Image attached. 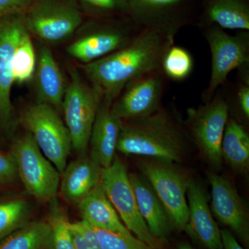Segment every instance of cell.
Listing matches in <instances>:
<instances>
[{
    "instance_id": "14",
    "label": "cell",
    "mask_w": 249,
    "mask_h": 249,
    "mask_svg": "<svg viewBox=\"0 0 249 249\" xmlns=\"http://www.w3.org/2000/svg\"><path fill=\"white\" fill-rule=\"evenodd\" d=\"M211 210L224 225L230 228L244 243L249 242V216L245 204L230 180L215 173L209 175Z\"/></svg>"
},
{
    "instance_id": "4",
    "label": "cell",
    "mask_w": 249,
    "mask_h": 249,
    "mask_svg": "<svg viewBox=\"0 0 249 249\" xmlns=\"http://www.w3.org/2000/svg\"><path fill=\"white\" fill-rule=\"evenodd\" d=\"M70 81L65 90L62 109L70 132L71 147L84 155L103 96L96 88L85 83L75 68L70 70Z\"/></svg>"
},
{
    "instance_id": "5",
    "label": "cell",
    "mask_w": 249,
    "mask_h": 249,
    "mask_svg": "<svg viewBox=\"0 0 249 249\" xmlns=\"http://www.w3.org/2000/svg\"><path fill=\"white\" fill-rule=\"evenodd\" d=\"M11 156L18 176L28 193L41 202H55L60 173L42 154L29 132L15 142Z\"/></svg>"
},
{
    "instance_id": "27",
    "label": "cell",
    "mask_w": 249,
    "mask_h": 249,
    "mask_svg": "<svg viewBox=\"0 0 249 249\" xmlns=\"http://www.w3.org/2000/svg\"><path fill=\"white\" fill-rule=\"evenodd\" d=\"M194 68V60L191 53L180 46L172 45L165 53L161 70L167 78L183 81L191 76Z\"/></svg>"
},
{
    "instance_id": "7",
    "label": "cell",
    "mask_w": 249,
    "mask_h": 249,
    "mask_svg": "<svg viewBox=\"0 0 249 249\" xmlns=\"http://www.w3.org/2000/svg\"><path fill=\"white\" fill-rule=\"evenodd\" d=\"M100 181L125 227L149 247L159 249L160 240L152 235L139 213L129 174L125 165L117 155L110 166L101 169Z\"/></svg>"
},
{
    "instance_id": "17",
    "label": "cell",
    "mask_w": 249,
    "mask_h": 249,
    "mask_svg": "<svg viewBox=\"0 0 249 249\" xmlns=\"http://www.w3.org/2000/svg\"><path fill=\"white\" fill-rule=\"evenodd\" d=\"M110 103L103 100L90 135V157L102 168L110 166L116 156L123 121L111 110Z\"/></svg>"
},
{
    "instance_id": "10",
    "label": "cell",
    "mask_w": 249,
    "mask_h": 249,
    "mask_svg": "<svg viewBox=\"0 0 249 249\" xmlns=\"http://www.w3.org/2000/svg\"><path fill=\"white\" fill-rule=\"evenodd\" d=\"M24 16L29 32L47 42L68 38L83 21L78 8L67 0H36Z\"/></svg>"
},
{
    "instance_id": "30",
    "label": "cell",
    "mask_w": 249,
    "mask_h": 249,
    "mask_svg": "<svg viewBox=\"0 0 249 249\" xmlns=\"http://www.w3.org/2000/svg\"><path fill=\"white\" fill-rule=\"evenodd\" d=\"M235 87L231 93L233 94L235 103L246 119H249V63L237 69Z\"/></svg>"
},
{
    "instance_id": "37",
    "label": "cell",
    "mask_w": 249,
    "mask_h": 249,
    "mask_svg": "<svg viewBox=\"0 0 249 249\" xmlns=\"http://www.w3.org/2000/svg\"></svg>"
},
{
    "instance_id": "1",
    "label": "cell",
    "mask_w": 249,
    "mask_h": 249,
    "mask_svg": "<svg viewBox=\"0 0 249 249\" xmlns=\"http://www.w3.org/2000/svg\"><path fill=\"white\" fill-rule=\"evenodd\" d=\"M174 43L175 39L161 31L142 29L124 48L85 64L83 69L103 100L112 104L131 81L160 70L165 53Z\"/></svg>"
},
{
    "instance_id": "22",
    "label": "cell",
    "mask_w": 249,
    "mask_h": 249,
    "mask_svg": "<svg viewBox=\"0 0 249 249\" xmlns=\"http://www.w3.org/2000/svg\"><path fill=\"white\" fill-rule=\"evenodd\" d=\"M205 26L223 29L249 31V5L247 0H210L205 11Z\"/></svg>"
},
{
    "instance_id": "34",
    "label": "cell",
    "mask_w": 249,
    "mask_h": 249,
    "mask_svg": "<svg viewBox=\"0 0 249 249\" xmlns=\"http://www.w3.org/2000/svg\"><path fill=\"white\" fill-rule=\"evenodd\" d=\"M223 249H245L239 243L235 235L228 229L221 230Z\"/></svg>"
},
{
    "instance_id": "33",
    "label": "cell",
    "mask_w": 249,
    "mask_h": 249,
    "mask_svg": "<svg viewBox=\"0 0 249 249\" xmlns=\"http://www.w3.org/2000/svg\"><path fill=\"white\" fill-rule=\"evenodd\" d=\"M17 176V168L12 156L0 152V184L14 181Z\"/></svg>"
},
{
    "instance_id": "16",
    "label": "cell",
    "mask_w": 249,
    "mask_h": 249,
    "mask_svg": "<svg viewBox=\"0 0 249 249\" xmlns=\"http://www.w3.org/2000/svg\"><path fill=\"white\" fill-rule=\"evenodd\" d=\"M186 196L188 220L183 231L204 249H223L221 230L214 219L203 187L191 181Z\"/></svg>"
},
{
    "instance_id": "12",
    "label": "cell",
    "mask_w": 249,
    "mask_h": 249,
    "mask_svg": "<svg viewBox=\"0 0 249 249\" xmlns=\"http://www.w3.org/2000/svg\"><path fill=\"white\" fill-rule=\"evenodd\" d=\"M128 15L142 29H154L175 39L188 22L187 7L191 0H125Z\"/></svg>"
},
{
    "instance_id": "3",
    "label": "cell",
    "mask_w": 249,
    "mask_h": 249,
    "mask_svg": "<svg viewBox=\"0 0 249 249\" xmlns=\"http://www.w3.org/2000/svg\"><path fill=\"white\" fill-rule=\"evenodd\" d=\"M187 110L185 127L191 141L214 170L222 164L221 145L230 110L224 93L219 88L209 102Z\"/></svg>"
},
{
    "instance_id": "6",
    "label": "cell",
    "mask_w": 249,
    "mask_h": 249,
    "mask_svg": "<svg viewBox=\"0 0 249 249\" xmlns=\"http://www.w3.org/2000/svg\"><path fill=\"white\" fill-rule=\"evenodd\" d=\"M22 122L41 152L61 175L67 165L71 141L58 111L46 103L37 102L24 110Z\"/></svg>"
},
{
    "instance_id": "32",
    "label": "cell",
    "mask_w": 249,
    "mask_h": 249,
    "mask_svg": "<svg viewBox=\"0 0 249 249\" xmlns=\"http://www.w3.org/2000/svg\"><path fill=\"white\" fill-rule=\"evenodd\" d=\"M36 0H0V18L24 14Z\"/></svg>"
},
{
    "instance_id": "9",
    "label": "cell",
    "mask_w": 249,
    "mask_h": 249,
    "mask_svg": "<svg viewBox=\"0 0 249 249\" xmlns=\"http://www.w3.org/2000/svg\"><path fill=\"white\" fill-rule=\"evenodd\" d=\"M140 169L164 206L173 227L184 230L188 220L186 192L191 180L175 163L142 161Z\"/></svg>"
},
{
    "instance_id": "11",
    "label": "cell",
    "mask_w": 249,
    "mask_h": 249,
    "mask_svg": "<svg viewBox=\"0 0 249 249\" xmlns=\"http://www.w3.org/2000/svg\"><path fill=\"white\" fill-rule=\"evenodd\" d=\"M166 76L161 69L132 80L111 106L113 114L122 121L142 119L162 107Z\"/></svg>"
},
{
    "instance_id": "29",
    "label": "cell",
    "mask_w": 249,
    "mask_h": 249,
    "mask_svg": "<svg viewBox=\"0 0 249 249\" xmlns=\"http://www.w3.org/2000/svg\"><path fill=\"white\" fill-rule=\"evenodd\" d=\"M101 249H150L143 242L133 237L108 231L93 227Z\"/></svg>"
},
{
    "instance_id": "35",
    "label": "cell",
    "mask_w": 249,
    "mask_h": 249,
    "mask_svg": "<svg viewBox=\"0 0 249 249\" xmlns=\"http://www.w3.org/2000/svg\"><path fill=\"white\" fill-rule=\"evenodd\" d=\"M70 226L75 249H96L90 245L84 236L80 233L79 231L75 228L72 223H70Z\"/></svg>"
},
{
    "instance_id": "15",
    "label": "cell",
    "mask_w": 249,
    "mask_h": 249,
    "mask_svg": "<svg viewBox=\"0 0 249 249\" xmlns=\"http://www.w3.org/2000/svg\"><path fill=\"white\" fill-rule=\"evenodd\" d=\"M69 46L67 53L85 64L104 58L130 43L139 33L129 27L99 25Z\"/></svg>"
},
{
    "instance_id": "24",
    "label": "cell",
    "mask_w": 249,
    "mask_h": 249,
    "mask_svg": "<svg viewBox=\"0 0 249 249\" xmlns=\"http://www.w3.org/2000/svg\"><path fill=\"white\" fill-rule=\"evenodd\" d=\"M0 249H53L49 222H28L0 240Z\"/></svg>"
},
{
    "instance_id": "21",
    "label": "cell",
    "mask_w": 249,
    "mask_h": 249,
    "mask_svg": "<svg viewBox=\"0 0 249 249\" xmlns=\"http://www.w3.org/2000/svg\"><path fill=\"white\" fill-rule=\"evenodd\" d=\"M83 220L92 227L133 237L122 222L103 189L101 181L77 204Z\"/></svg>"
},
{
    "instance_id": "8",
    "label": "cell",
    "mask_w": 249,
    "mask_h": 249,
    "mask_svg": "<svg viewBox=\"0 0 249 249\" xmlns=\"http://www.w3.org/2000/svg\"><path fill=\"white\" fill-rule=\"evenodd\" d=\"M205 27L203 34L211 53V78L202 93L203 102L206 103L227 81L231 72L249 63V31L232 36L216 25Z\"/></svg>"
},
{
    "instance_id": "13",
    "label": "cell",
    "mask_w": 249,
    "mask_h": 249,
    "mask_svg": "<svg viewBox=\"0 0 249 249\" xmlns=\"http://www.w3.org/2000/svg\"><path fill=\"white\" fill-rule=\"evenodd\" d=\"M24 14L0 18V123L4 125L11 123L14 111L11 100L13 59L19 38L27 29Z\"/></svg>"
},
{
    "instance_id": "31",
    "label": "cell",
    "mask_w": 249,
    "mask_h": 249,
    "mask_svg": "<svg viewBox=\"0 0 249 249\" xmlns=\"http://www.w3.org/2000/svg\"><path fill=\"white\" fill-rule=\"evenodd\" d=\"M90 9L102 14H128L125 0H80Z\"/></svg>"
},
{
    "instance_id": "23",
    "label": "cell",
    "mask_w": 249,
    "mask_h": 249,
    "mask_svg": "<svg viewBox=\"0 0 249 249\" xmlns=\"http://www.w3.org/2000/svg\"><path fill=\"white\" fill-rule=\"evenodd\" d=\"M222 160L240 173L249 166V134L245 126L233 118H229L221 145Z\"/></svg>"
},
{
    "instance_id": "18",
    "label": "cell",
    "mask_w": 249,
    "mask_h": 249,
    "mask_svg": "<svg viewBox=\"0 0 249 249\" xmlns=\"http://www.w3.org/2000/svg\"><path fill=\"white\" fill-rule=\"evenodd\" d=\"M129 178L139 213L149 230L157 240H165L173 226L164 206L146 178L134 173L129 174Z\"/></svg>"
},
{
    "instance_id": "26",
    "label": "cell",
    "mask_w": 249,
    "mask_h": 249,
    "mask_svg": "<svg viewBox=\"0 0 249 249\" xmlns=\"http://www.w3.org/2000/svg\"><path fill=\"white\" fill-rule=\"evenodd\" d=\"M35 50L28 29L21 36L13 59L14 83H23L31 79L36 71Z\"/></svg>"
},
{
    "instance_id": "36",
    "label": "cell",
    "mask_w": 249,
    "mask_h": 249,
    "mask_svg": "<svg viewBox=\"0 0 249 249\" xmlns=\"http://www.w3.org/2000/svg\"><path fill=\"white\" fill-rule=\"evenodd\" d=\"M176 249H196L193 248L191 245H190L188 243H181L178 247H177Z\"/></svg>"
},
{
    "instance_id": "28",
    "label": "cell",
    "mask_w": 249,
    "mask_h": 249,
    "mask_svg": "<svg viewBox=\"0 0 249 249\" xmlns=\"http://www.w3.org/2000/svg\"><path fill=\"white\" fill-rule=\"evenodd\" d=\"M54 207L49 216V224L52 229L53 249H75L72 237L70 222L63 213L54 203Z\"/></svg>"
},
{
    "instance_id": "2",
    "label": "cell",
    "mask_w": 249,
    "mask_h": 249,
    "mask_svg": "<svg viewBox=\"0 0 249 249\" xmlns=\"http://www.w3.org/2000/svg\"><path fill=\"white\" fill-rule=\"evenodd\" d=\"M189 139L185 124L162 106L146 117L123 121L116 150L124 155L179 163L186 155Z\"/></svg>"
},
{
    "instance_id": "19",
    "label": "cell",
    "mask_w": 249,
    "mask_h": 249,
    "mask_svg": "<svg viewBox=\"0 0 249 249\" xmlns=\"http://www.w3.org/2000/svg\"><path fill=\"white\" fill-rule=\"evenodd\" d=\"M36 88L37 102L46 103L61 110L65 96V79L50 49L45 45L39 49L36 67Z\"/></svg>"
},
{
    "instance_id": "20",
    "label": "cell",
    "mask_w": 249,
    "mask_h": 249,
    "mask_svg": "<svg viewBox=\"0 0 249 249\" xmlns=\"http://www.w3.org/2000/svg\"><path fill=\"white\" fill-rule=\"evenodd\" d=\"M102 168L90 156L80 155L70 162L61 174L62 196L67 202H78L98 183Z\"/></svg>"
},
{
    "instance_id": "25",
    "label": "cell",
    "mask_w": 249,
    "mask_h": 249,
    "mask_svg": "<svg viewBox=\"0 0 249 249\" xmlns=\"http://www.w3.org/2000/svg\"><path fill=\"white\" fill-rule=\"evenodd\" d=\"M30 205L24 199L15 198L0 202V240L29 222Z\"/></svg>"
}]
</instances>
